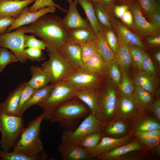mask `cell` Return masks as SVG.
<instances>
[{
	"instance_id": "cell-20",
	"label": "cell",
	"mask_w": 160,
	"mask_h": 160,
	"mask_svg": "<svg viewBox=\"0 0 160 160\" xmlns=\"http://www.w3.org/2000/svg\"><path fill=\"white\" fill-rule=\"evenodd\" d=\"M130 8L136 26L139 31L146 35H152L157 32L151 23L144 17L139 6L134 4L130 5Z\"/></svg>"
},
{
	"instance_id": "cell-41",
	"label": "cell",
	"mask_w": 160,
	"mask_h": 160,
	"mask_svg": "<svg viewBox=\"0 0 160 160\" xmlns=\"http://www.w3.org/2000/svg\"><path fill=\"white\" fill-rule=\"evenodd\" d=\"M48 6H54L64 12L67 13L68 10L61 7L59 4L54 2L52 0H36L34 3L28 8L30 12L37 11L39 9Z\"/></svg>"
},
{
	"instance_id": "cell-2",
	"label": "cell",
	"mask_w": 160,
	"mask_h": 160,
	"mask_svg": "<svg viewBox=\"0 0 160 160\" xmlns=\"http://www.w3.org/2000/svg\"><path fill=\"white\" fill-rule=\"evenodd\" d=\"M90 113L88 107L74 97L60 105L47 120L57 122L65 130L74 129L79 121Z\"/></svg>"
},
{
	"instance_id": "cell-6",
	"label": "cell",
	"mask_w": 160,
	"mask_h": 160,
	"mask_svg": "<svg viewBox=\"0 0 160 160\" xmlns=\"http://www.w3.org/2000/svg\"><path fill=\"white\" fill-rule=\"evenodd\" d=\"M76 90L71 83L67 81H62L54 84L47 99L36 105L42 109L44 120H47L61 104L74 97Z\"/></svg>"
},
{
	"instance_id": "cell-43",
	"label": "cell",
	"mask_w": 160,
	"mask_h": 160,
	"mask_svg": "<svg viewBox=\"0 0 160 160\" xmlns=\"http://www.w3.org/2000/svg\"><path fill=\"white\" fill-rule=\"evenodd\" d=\"M24 51L28 59L31 61L39 62L46 58L42 50L39 48H25Z\"/></svg>"
},
{
	"instance_id": "cell-48",
	"label": "cell",
	"mask_w": 160,
	"mask_h": 160,
	"mask_svg": "<svg viewBox=\"0 0 160 160\" xmlns=\"http://www.w3.org/2000/svg\"><path fill=\"white\" fill-rule=\"evenodd\" d=\"M104 33L109 47L115 53L119 47L118 40L115 33L111 28L105 29Z\"/></svg>"
},
{
	"instance_id": "cell-57",
	"label": "cell",
	"mask_w": 160,
	"mask_h": 160,
	"mask_svg": "<svg viewBox=\"0 0 160 160\" xmlns=\"http://www.w3.org/2000/svg\"><path fill=\"white\" fill-rule=\"evenodd\" d=\"M147 42L152 44L159 45L160 44V37L157 36L149 38L147 39Z\"/></svg>"
},
{
	"instance_id": "cell-19",
	"label": "cell",
	"mask_w": 160,
	"mask_h": 160,
	"mask_svg": "<svg viewBox=\"0 0 160 160\" xmlns=\"http://www.w3.org/2000/svg\"><path fill=\"white\" fill-rule=\"evenodd\" d=\"M137 107L131 96H122L117 99L116 117L119 119H124L132 116Z\"/></svg>"
},
{
	"instance_id": "cell-8",
	"label": "cell",
	"mask_w": 160,
	"mask_h": 160,
	"mask_svg": "<svg viewBox=\"0 0 160 160\" xmlns=\"http://www.w3.org/2000/svg\"><path fill=\"white\" fill-rule=\"evenodd\" d=\"M101 124L96 116L90 113L76 128L63 131L61 142L78 145L88 134L100 131Z\"/></svg>"
},
{
	"instance_id": "cell-56",
	"label": "cell",
	"mask_w": 160,
	"mask_h": 160,
	"mask_svg": "<svg viewBox=\"0 0 160 160\" xmlns=\"http://www.w3.org/2000/svg\"><path fill=\"white\" fill-rule=\"evenodd\" d=\"M114 0H91L93 4H98L108 8L113 3Z\"/></svg>"
},
{
	"instance_id": "cell-45",
	"label": "cell",
	"mask_w": 160,
	"mask_h": 160,
	"mask_svg": "<svg viewBox=\"0 0 160 160\" xmlns=\"http://www.w3.org/2000/svg\"><path fill=\"white\" fill-rule=\"evenodd\" d=\"M140 5L149 17L160 8L159 4L155 0H138Z\"/></svg>"
},
{
	"instance_id": "cell-10",
	"label": "cell",
	"mask_w": 160,
	"mask_h": 160,
	"mask_svg": "<svg viewBox=\"0 0 160 160\" xmlns=\"http://www.w3.org/2000/svg\"><path fill=\"white\" fill-rule=\"evenodd\" d=\"M103 78L77 69L69 74L63 81L71 83L77 90L98 89L102 82Z\"/></svg>"
},
{
	"instance_id": "cell-7",
	"label": "cell",
	"mask_w": 160,
	"mask_h": 160,
	"mask_svg": "<svg viewBox=\"0 0 160 160\" xmlns=\"http://www.w3.org/2000/svg\"><path fill=\"white\" fill-rule=\"evenodd\" d=\"M105 86L98 89L96 117L102 123L111 122L116 116L117 100L116 92L111 84L106 82Z\"/></svg>"
},
{
	"instance_id": "cell-39",
	"label": "cell",
	"mask_w": 160,
	"mask_h": 160,
	"mask_svg": "<svg viewBox=\"0 0 160 160\" xmlns=\"http://www.w3.org/2000/svg\"><path fill=\"white\" fill-rule=\"evenodd\" d=\"M80 45L82 60L84 63L93 54L97 52L95 39L89 40Z\"/></svg>"
},
{
	"instance_id": "cell-23",
	"label": "cell",
	"mask_w": 160,
	"mask_h": 160,
	"mask_svg": "<svg viewBox=\"0 0 160 160\" xmlns=\"http://www.w3.org/2000/svg\"><path fill=\"white\" fill-rule=\"evenodd\" d=\"M98 89L78 90L75 93V97L85 104L89 108L90 113L95 116L97 108Z\"/></svg>"
},
{
	"instance_id": "cell-34",
	"label": "cell",
	"mask_w": 160,
	"mask_h": 160,
	"mask_svg": "<svg viewBox=\"0 0 160 160\" xmlns=\"http://www.w3.org/2000/svg\"><path fill=\"white\" fill-rule=\"evenodd\" d=\"M93 5L97 18L100 23L105 29L111 28V22L108 9L98 4Z\"/></svg>"
},
{
	"instance_id": "cell-9",
	"label": "cell",
	"mask_w": 160,
	"mask_h": 160,
	"mask_svg": "<svg viewBox=\"0 0 160 160\" xmlns=\"http://www.w3.org/2000/svg\"><path fill=\"white\" fill-rule=\"evenodd\" d=\"M25 27H20L13 31L0 34V47L10 49L21 63L28 60L25 52L24 37Z\"/></svg>"
},
{
	"instance_id": "cell-50",
	"label": "cell",
	"mask_w": 160,
	"mask_h": 160,
	"mask_svg": "<svg viewBox=\"0 0 160 160\" xmlns=\"http://www.w3.org/2000/svg\"><path fill=\"white\" fill-rule=\"evenodd\" d=\"M149 17L150 23L156 30L158 31L160 28V8L153 13Z\"/></svg>"
},
{
	"instance_id": "cell-25",
	"label": "cell",
	"mask_w": 160,
	"mask_h": 160,
	"mask_svg": "<svg viewBox=\"0 0 160 160\" xmlns=\"http://www.w3.org/2000/svg\"><path fill=\"white\" fill-rule=\"evenodd\" d=\"M30 73L31 78L27 84L35 89L43 88L50 82L49 77L40 66L37 65L32 66L30 68Z\"/></svg>"
},
{
	"instance_id": "cell-14",
	"label": "cell",
	"mask_w": 160,
	"mask_h": 160,
	"mask_svg": "<svg viewBox=\"0 0 160 160\" xmlns=\"http://www.w3.org/2000/svg\"><path fill=\"white\" fill-rule=\"evenodd\" d=\"M132 135V133H130L124 137L119 138L103 136L91 153V157H97L115 148L126 144L130 140Z\"/></svg>"
},
{
	"instance_id": "cell-22",
	"label": "cell",
	"mask_w": 160,
	"mask_h": 160,
	"mask_svg": "<svg viewBox=\"0 0 160 160\" xmlns=\"http://www.w3.org/2000/svg\"><path fill=\"white\" fill-rule=\"evenodd\" d=\"M69 41L81 45L95 38L91 27H81L67 30Z\"/></svg>"
},
{
	"instance_id": "cell-49",
	"label": "cell",
	"mask_w": 160,
	"mask_h": 160,
	"mask_svg": "<svg viewBox=\"0 0 160 160\" xmlns=\"http://www.w3.org/2000/svg\"><path fill=\"white\" fill-rule=\"evenodd\" d=\"M15 19V18L10 17L0 16V34L5 33Z\"/></svg>"
},
{
	"instance_id": "cell-33",
	"label": "cell",
	"mask_w": 160,
	"mask_h": 160,
	"mask_svg": "<svg viewBox=\"0 0 160 160\" xmlns=\"http://www.w3.org/2000/svg\"><path fill=\"white\" fill-rule=\"evenodd\" d=\"M103 136L100 131L91 133L83 138L78 145L84 148L90 155Z\"/></svg>"
},
{
	"instance_id": "cell-38",
	"label": "cell",
	"mask_w": 160,
	"mask_h": 160,
	"mask_svg": "<svg viewBox=\"0 0 160 160\" xmlns=\"http://www.w3.org/2000/svg\"><path fill=\"white\" fill-rule=\"evenodd\" d=\"M107 74L114 84L119 85L122 78V75L119 66L115 60L111 61L108 64Z\"/></svg>"
},
{
	"instance_id": "cell-63",
	"label": "cell",
	"mask_w": 160,
	"mask_h": 160,
	"mask_svg": "<svg viewBox=\"0 0 160 160\" xmlns=\"http://www.w3.org/2000/svg\"><path fill=\"white\" fill-rule=\"evenodd\" d=\"M124 0L127 1H128V0Z\"/></svg>"
},
{
	"instance_id": "cell-16",
	"label": "cell",
	"mask_w": 160,
	"mask_h": 160,
	"mask_svg": "<svg viewBox=\"0 0 160 160\" xmlns=\"http://www.w3.org/2000/svg\"><path fill=\"white\" fill-rule=\"evenodd\" d=\"M58 151L63 160H87L92 158L86 150L77 145L61 142Z\"/></svg>"
},
{
	"instance_id": "cell-30",
	"label": "cell",
	"mask_w": 160,
	"mask_h": 160,
	"mask_svg": "<svg viewBox=\"0 0 160 160\" xmlns=\"http://www.w3.org/2000/svg\"><path fill=\"white\" fill-rule=\"evenodd\" d=\"M114 60L124 73H126L132 63L127 45L120 44L115 54Z\"/></svg>"
},
{
	"instance_id": "cell-11",
	"label": "cell",
	"mask_w": 160,
	"mask_h": 160,
	"mask_svg": "<svg viewBox=\"0 0 160 160\" xmlns=\"http://www.w3.org/2000/svg\"><path fill=\"white\" fill-rule=\"evenodd\" d=\"M28 8L27 6L23 9L20 15L8 27L5 32H11L25 25L30 24L41 16L48 13H53L56 11V7L54 6H48L32 12L28 11Z\"/></svg>"
},
{
	"instance_id": "cell-15",
	"label": "cell",
	"mask_w": 160,
	"mask_h": 160,
	"mask_svg": "<svg viewBox=\"0 0 160 160\" xmlns=\"http://www.w3.org/2000/svg\"><path fill=\"white\" fill-rule=\"evenodd\" d=\"M26 82L20 84L10 92L6 100L0 103V113L13 116H17L20 96Z\"/></svg>"
},
{
	"instance_id": "cell-46",
	"label": "cell",
	"mask_w": 160,
	"mask_h": 160,
	"mask_svg": "<svg viewBox=\"0 0 160 160\" xmlns=\"http://www.w3.org/2000/svg\"><path fill=\"white\" fill-rule=\"evenodd\" d=\"M141 66L142 72L149 75H154L155 69L153 63L145 51L143 53Z\"/></svg>"
},
{
	"instance_id": "cell-44",
	"label": "cell",
	"mask_w": 160,
	"mask_h": 160,
	"mask_svg": "<svg viewBox=\"0 0 160 160\" xmlns=\"http://www.w3.org/2000/svg\"><path fill=\"white\" fill-rule=\"evenodd\" d=\"M38 89H35L27 84V82L21 93L17 110V116L25 103L29 99L33 93Z\"/></svg>"
},
{
	"instance_id": "cell-17",
	"label": "cell",
	"mask_w": 160,
	"mask_h": 160,
	"mask_svg": "<svg viewBox=\"0 0 160 160\" xmlns=\"http://www.w3.org/2000/svg\"><path fill=\"white\" fill-rule=\"evenodd\" d=\"M36 0H0V16L17 18L23 9Z\"/></svg>"
},
{
	"instance_id": "cell-26",
	"label": "cell",
	"mask_w": 160,
	"mask_h": 160,
	"mask_svg": "<svg viewBox=\"0 0 160 160\" xmlns=\"http://www.w3.org/2000/svg\"><path fill=\"white\" fill-rule=\"evenodd\" d=\"M116 28L120 44L134 45L141 48L143 47L142 43L139 37L125 26L118 23L116 25Z\"/></svg>"
},
{
	"instance_id": "cell-29",
	"label": "cell",
	"mask_w": 160,
	"mask_h": 160,
	"mask_svg": "<svg viewBox=\"0 0 160 160\" xmlns=\"http://www.w3.org/2000/svg\"><path fill=\"white\" fill-rule=\"evenodd\" d=\"M95 40L97 51L108 63L114 60L115 54L108 44L104 32H98L95 33Z\"/></svg>"
},
{
	"instance_id": "cell-37",
	"label": "cell",
	"mask_w": 160,
	"mask_h": 160,
	"mask_svg": "<svg viewBox=\"0 0 160 160\" xmlns=\"http://www.w3.org/2000/svg\"><path fill=\"white\" fill-rule=\"evenodd\" d=\"M18 61V59L12 51L7 48L0 47V73L9 64Z\"/></svg>"
},
{
	"instance_id": "cell-5",
	"label": "cell",
	"mask_w": 160,
	"mask_h": 160,
	"mask_svg": "<svg viewBox=\"0 0 160 160\" xmlns=\"http://www.w3.org/2000/svg\"><path fill=\"white\" fill-rule=\"evenodd\" d=\"M49 59L41 64V68L48 75L51 84H55L64 79L77 69L58 50L49 47L46 49Z\"/></svg>"
},
{
	"instance_id": "cell-3",
	"label": "cell",
	"mask_w": 160,
	"mask_h": 160,
	"mask_svg": "<svg viewBox=\"0 0 160 160\" xmlns=\"http://www.w3.org/2000/svg\"><path fill=\"white\" fill-rule=\"evenodd\" d=\"M44 119L41 113L29 122L13 147V151L28 156L38 155L44 151V147L40 138L41 124Z\"/></svg>"
},
{
	"instance_id": "cell-24",
	"label": "cell",
	"mask_w": 160,
	"mask_h": 160,
	"mask_svg": "<svg viewBox=\"0 0 160 160\" xmlns=\"http://www.w3.org/2000/svg\"><path fill=\"white\" fill-rule=\"evenodd\" d=\"M142 149L141 146L138 143L133 142L115 148L97 157L98 159L102 160L116 159L130 152L141 150Z\"/></svg>"
},
{
	"instance_id": "cell-42",
	"label": "cell",
	"mask_w": 160,
	"mask_h": 160,
	"mask_svg": "<svg viewBox=\"0 0 160 160\" xmlns=\"http://www.w3.org/2000/svg\"><path fill=\"white\" fill-rule=\"evenodd\" d=\"M24 47L27 48H37L42 50L45 49L47 47V44L42 40L37 39L33 35L25 34L24 37Z\"/></svg>"
},
{
	"instance_id": "cell-59",
	"label": "cell",
	"mask_w": 160,
	"mask_h": 160,
	"mask_svg": "<svg viewBox=\"0 0 160 160\" xmlns=\"http://www.w3.org/2000/svg\"><path fill=\"white\" fill-rule=\"evenodd\" d=\"M155 59L157 62L160 64V52H158L154 56Z\"/></svg>"
},
{
	"instance_id": "cell-54",
	"label": "cell",
	"mask_w": 160,
	"mask_h": 160,
	"mask_svg": "<svg viewBox=\"0 0 160 160\" xmlns=\"http://www.w3.org/2000/svg\"><path fill=\"white\" fill-rule=\"evenodd\" d=\"M122 22L128 26L133 25L134 21L133 16L131 11L127 10L121 18Z\"/></svg>"
},
{
	"instance_id": "cell-60",
	"label": "cell",
	"mask_w": 160,
	"mask_h": 160,
	"mask_svg": "<svg viewBox=\"0 0 160 160\" xmlns=\"http://www.w3.org/2000/svg\"><path fill=\"white\" fill-rule=\"evenodd\" d=\"M66 1L69 4L73 1L74 0H66Z\"/></svg>"
},
{
	"instance_id": "cell-4",
	"label": "cell",
	"mask_w": 160,
	"mask_h": 160,
	"mask_svg": "<svg viewBox=\"0 0 160 160\" xmlns=\"http://www.w3.org/2000/svg\"><path fill=\"white\" fill-rule=\"evenodd\" d=\"M24 128L23 116H9L0 113V132L2 135L0 148L5 151H10Z\"/></svg>"
},
{
	"instance_id": "cell-58",
	"label": "cell",
	"mask_w": 160,
	"mask_h": 160,
	"mask_svg": "<svg viewBox=\"0 0 160 160\" xmlns=\"http://www.w3.org/2000/svg\"><path fill=\"white\" fill-rule=\"evenodd\" d=\"M152 152L154 154L158 156L160 155V144L157 145L151 148Z\"/></svg>"
},
{
	"instance_id": "cell-1",
	"label": "cell",
	"mask_w": 160,
	"mask_h": 160,
	"mask_svg": "<svg viewBox=\"0 0 160 160\" xmlns=\"http://www.w3.org/2000/svg\"><path fill=\"white\" fill-rule=\"evenodd\" d=\"M25 33L39 37L47 44V47L58 50L69 42L67 30L62 24V19L52 14L44 15L25 26Z\"/></svg>"
},
{
	"instance_id": "cell-35",
	"label": "cell",
	"mask_w": 160,
	"mask_h": 160,
	"mask_svg": "<svg viewBox=\"0 0 160 160\" xmlns=\"http://www.w3.org/2000/svg\"><path fill=\"white\" fill-rule=\"evenodd\" d=\"M126 130V125L120 121L109 124L108 123H102L100 131L103 136L105 135H119L125 132Z\"/></svg>"
},
{
	"instance_id": "cell-62",
	"label": "cell",
	"mask_w": 160,
	"mask_h": 160,
	"mask_svg": "<svg viewBox=\"0 0 160 160\" xmlns=\"http://www.w3.org/2000/svg\"><path fill=\"white\" fill-rule=\"evenodd\" d=\"M88 0V1H89L92 2V1H91V0Z\"/></svg>"
},
{
	"instance_id": "cell-32",
	"label": "cell",
	"mask_w": 160,
	"mask_h": 160,
	"mask_svg": "<svg viewBox=\"0 0 160 160\" xmlns=\"http://www.w3.org/2000/svg\"><path fill=\"white\" fill-rule=\"evenodd\" d=\"M47 157V154L44 151L40 154L28 156L13 151L6 152L0 150V160H45Z\"/></svg>"
},
{
	"instance_id": "cell-40",
	"label": "cell",
	"mask_w": 160,
	"mask_h": 160,
	"mask_svg": "<svg viewBox=\"0 0 160 160\" xmlns=\"http://www.w3.org/2000/svg\"><path fill=\"white\" fill-rule=\"evenodd\" d=\"M131 57L132 62L139 70L142 71V62L143 51L141 48L134 45H127Z\"/></svg>"
},
{
	"instance_id": "cell-61",
	"label": "cell",
	"mask_w": 160,
	"mask_h": 160,
	"mask_svg": "<svg viewBox=\"0 0 160 160\" xmlns=\"http://www.w3.org/2000/svg\"><path fill=\"white\" fill-rule=\"evenodd\" d=\"M156 2H157L159 3H160V0H155Z\"/></svg>"
},
{
	"instance_id": "cell-13",
	"label": "cell",
	"mask_w": 160,
	"mask_h": 160,
	"mask_svg": "<svg viewBox=\"0 0 160 160\" xmlns=\"http://www.w3.org/2000/svg\"><path fill=\"white\" fill-rule=\"evenodd\" d=\"M78 3L77 0H74L69 3L67 14L62 19V24L67 30L79 28L91 27L87 19L83 18L79 12L77 8Z\"/></svg>"
},
{
	"instance_id": "cell-52",
	"label": "cell",
	"mask_w": 160,
	"mask_h": 160,
	"mask_svg": "<svg viewBox=\"0 0 160 160\" xmlns=\"http://www.w3.org/2000/svg\"><path fill=\"white\" fill-rule=\"evenodd\" d=\"M140 139L149 137L160 136V129L154 131H137L136 134Z\"/></svg>"
},
{
	"instance_id": "cell-12",
	"label": "cell",
	"mask_w": 160,
	"mask_h": 160,
	"mask_svg": "<svg viewBox=\"0 0 160 160\" xmlns=\"http://www.w3.org/2000/svg\"><path fill=\"white\" fill-rule=\"evenodd\" d=\"M79 69L86 73L103 77L108 73V64L97 52L83 64Z\"/></svg>"
},
{
	"instance_id": "cell-31",
	"label": "cell",
	"mask_w": 160,
	"mask_h": 160,
	"mask_svg": "<svg viewBox=\"0 0 160 160\" xmlns=\"http://www.w3.org/2000/svg\"><path fill=\"white\" fill-rule=\"evenodd\" d=\"M132 97L137 108L145 109L151 106L153 100L151 93L138 86H136Z\"/></svg>"
},
{
	"instance_id": "cell-51",
	"label": "cell",
	"mask_w": 160,
	"mask_h": 160,
	"mask_svg": "<svg viewBox=\"0 0 160 160\" xmlns=\"http://www.w3.org/2000/svg\"><path fill=\"white\" fill-rule=\"evenodd\" d=\"M140 140L143 143L151 148L160 144V136L143 138Z\"/></svg>"
},
{
	"instance_id": "cell-28",
	"label": "cell",
	"mask_w": 160,
	"mask_h": 160,
	"mask_svg": "<svg viewBox=\"0 0 160 160\" xmlns=\"http://www.w3.org/2000/svg\"><path fill=\"white\" fill-rule=\"evenodd\" d=\"M133 83L136 86L140 87L151 93L155 91L157 84L154 75H149L142 71L135 75Z\"/></svg>"
},
{
	"instance_id": "cell-55",
	"label": "cell",
	"mask_w": 160,
	"mask_h": 160,
	"mask_svg": "<svg viewBox=\"0 0 160 160\" xmlns=\"http://www.w3.org/2000/svg\"><path fill=\"white\" fill-rule=\"evenodd\" d=\"M128 9V7L125 4L119 5L115 8L114 12L118 18H121L124 13Z\"/></svg>"
},
{
	"instance_id": "cell-27",
	"label": "cell",
	"mask_w": 160,
	"mask_h": 160,
	"mask_svg": "<svg viewBox=\"0 0 160 160\" xmlns=\"http://www.w3.org/2000/svg\"><path fill=\"white\" fill-rule=\"evenodd\" d=\"M83 9L90 25L96 33L104 32L105 29L100 23L97 18L93 4L87 0H77Z\"/></svg>"
},
{
	"instance_id": "cell-47",
	"label": "cell",
	"mask_w": 160,
	"mask_h": 160,
	"mask_svg": "<svg viewBox=\"0 0 160 160\" xmlns=\"http://www.w3.org/2000/svg\"><path fill=\"white\" fill-rule=\"evenodd\" d=\"M160 129V124L151 119H148L143 121L137 127V131H154Z\"/></svg>"
},
{
	"instance_id": "cell-36",
	"label": "cell",
	"mask_w": 160,
	"mask_h": 160,
	"mask_svg": "<svg viewBox=\"0 0 160 160\" xmlns=\"http://www.w3.org/2000/svg\"><path fill=\"white\" fill-rule=\"evenodd\" d=\"M135 88V86L126 73L122 75L121 82L119 85V92L122 96H131Z\"/></svg>"
},
{
	"instance_id": "cell-21",
	"label": "cell",
	"mask_w": 160,
	"mask_h": 160,
	"mask_svg": "<svg viewBox=\"0 0 160 160\" xmlns=\"http://www.w3.org/2000/svg\"><path fill=\"white\" fill-rule=\"evenodd\" d=\"M54 86V84H50L35 91L25 103L18 116H23L24 112L31 106L44 102L49 96Z\"/></svg>"
},
{
	"instance_id": "cell-53",
	"label": "cell",
	"mask_w": 160,
	"mask_h": 160,
	"mask_svg": "<svg viewBox=\"0 0 160 160\" xmlns=\"http://www.w3.org/2000/svg\"><path fill=\"white\" fill-rule=\"evenodd\" d=\"M150 109L156 118L159 121L160 120V99L157 96L154 103L150 107Z\"/></svg>"
},
{
	"instance_id": "cell-18",
	"label": "cell",
	"mask_w": 160,
	"mask_h": 160,
	"mask_svg": "<svg viewBox=\"0 0 160 160\" xmlns=\"http://www.w3.org/2000/svg\"><path fill=\"white\" fill-rule=\"evenodd\" d=\"M58 51L73 66L79 69L83 63L80 45L68 42L64 44Z\"/></svg>"
}]
</instances>
